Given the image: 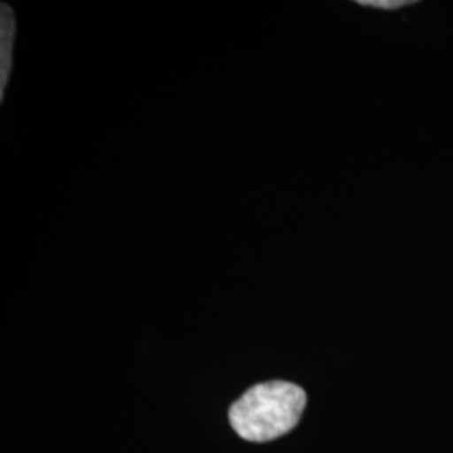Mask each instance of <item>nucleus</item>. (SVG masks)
<instances>
[{
  "instance_id": "nucleus-1",
  "label": "nucleus",
  "mask_w": 453,
  "mask_h": 453,
  "mask_svg": "<svg viewBox=\"0 0 453 453\" xmlns=\"http://www.w3.org/2000/svg\"><path fill=\"white\" fill-rule=\"evenodd\" d=\"M306 391L289 381H267L245 391L230 406V425L249 441H271L289 434L306 408Z\"/></svg>"
},
{
  "instance_id": "nucleus-2",
  "label": "nucleus",
  "mask_w": 453,
  "mask_h": 453,
  "mask_svg": "<svg viewBox=\"0 0 453 453\" xmlns=\"http://www.w3.org/2000/svg\"><path fill=\"white\" fill-rule=\"evenodd\" d=\"M0 20V99H4L5 86L12 69V50L16 37V17L7 4H2Z\"/></svg>"
},
{
  "instance_id": "nucleus-3",
  "label": "nucleus",
  "mask_w": 453,
  "mask_h": 453,
  "mask_svg": "<svg viewBox=\"0 0 453 453\" xmlns=\"http://www.w3.org/2000/svg\"><path fill=\"white\" fill-rule=\"evenodd\" d=\"M359 5H368V7H374V9H385V11H391V9H400L403 5H408V0H359Z\"/></svg>"
}]
</instances>
